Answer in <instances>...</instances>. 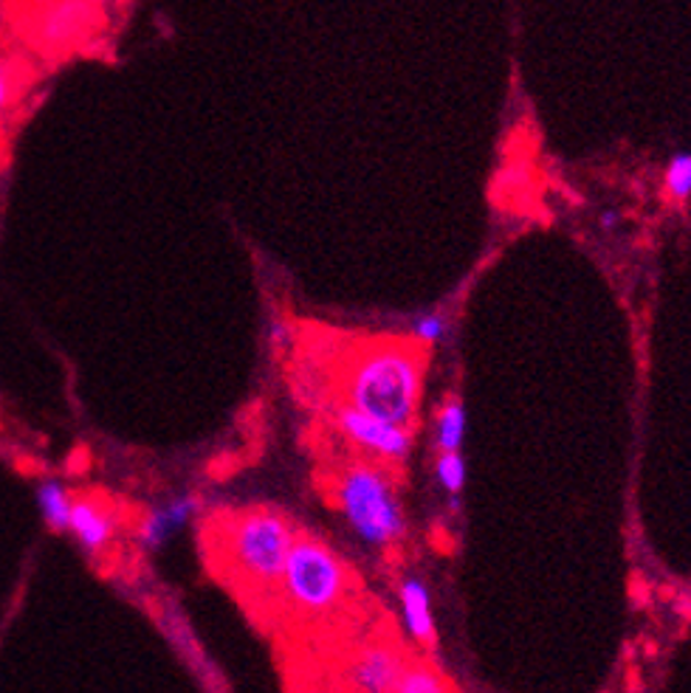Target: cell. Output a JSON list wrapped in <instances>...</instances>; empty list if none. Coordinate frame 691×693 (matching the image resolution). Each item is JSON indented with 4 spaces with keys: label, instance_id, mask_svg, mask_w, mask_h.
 Returning <instances> with one entry per match:
<instances>
[{
    "label": "cell",
    "instance_id": "19",
    "mask_svg": "<svg viewBox=\"0 0 691 693\" xmlns=\"http://www.w3.org/2000/svg\"><path fill=\"white\" fill-rule=\"evenodd\" d=\"M598 223H601V228H605V232H610V228L618 223V214H616V212H605V214H601V221H598Z\"/></svg>",
    "mask_w": 691,
    "mask_h": 693
},
{
    "label": "cell",
    "instance_id": "14",
    "mask_svg": "<svg viewBox=\"0 0 691 693\" xmlns=\"http://www.w3.org/2000/svg\"><path fill=\"white\" fill-rule=\"evenodd\" d=\"M435 477L446 494H460L466 485V460L460 457V451H441L435 466Z\"/></svg>",
    "mask_w": 691,
    "mask_h": 693
},
{
    "label": "cell",
    "instance_id": "18",
    "mask_svg": "<svg viewBox=\"0 0 691 693\" xmlns=\"http://www.w3.org/2000/svg\"><path fill=\"white\" fill-rule=\"evenodd\" d=\"M9 102H12V80H9L7 62H3V57H0V114L7 110Z\"/></svg>",
    "mask_w": 691,
    "mask_h": 693
},
{
    "label": "cell",
    "instance_id": "4",
    "mask_svg": "<svg viewBox=\"0 0 691 693\" xmlns=\"http://www.w3.org/2000/svg\"><path fill=\"white\" fill-rule=\"evenodd\" d=\"M328 500L353 533L373 547H393L407 536V516L389 473L370 462H350L330 477Z\"/></svg>",
    "mask_w": 691,
    "mask_h": 693
},
{
    "label": "cell",
    "instance_id": "8",
    "mask_svg": "<svg viewBox=\"0 0 691 693\" xmlns=\"http://www.w3.org/2000/svg\"><path fill=\"white\" fill-rule=\"evenodd\" d=\"M203 500L195 494H181L173 496L167 505H159L153 510H148V516L141 519L139 530H136V539L144 550H159V547L167 544L189 519H192L198 510H201Z\"/></svg>",
    "mask_w": 691,
    "mask_h": 693
},
{
    "label": "cell",
    "instance_id": "2",
    "mask_svg": "<svg viewBox=\"0 0 691 693\" xmlns=\"http://www.w3.org/2000/svg\"><path fill=\"white\" fill-rule=\"evenodd\" d=\"M212 533L218 559L241 587L277 592L282 567L300 530L291 525L289 516L277 514L271 507H255L215 521Z\"/></svg>",
    "mask_w": 691,
    "mask_h": 693
},
{
    "label": "cell",
    "instance_id": "9",
    "mask_svg": "<svg viewBox=\"0 0 691 693\" xmlns=\"http://www.w3.org/2000/svg\"><path fill=\"white\" fill-rule=\"evenodd\" d=\"M68 533H74L85 553H102L116 533V516L99 500H74L68 516Z\"/></svg>",
    "mask_w": 691,
    "mask_h": 693
},
{
    "label": "cell",
    "instance_id": "6",
    "mask_svg": "<svg viewBox=\"0 0 691 693\" xmlns=\"http://www.w3.org/2000/svg\"><path fill=\"white\" fill-rule=\"evenodd\" d=\"M333 423L344 434V441L359 446L364 454H376L387 462H403L412 454V437H415L412 428L378 421L373 414L359 412L348 403H339L333 409Z\"/></svg>",
    "mask_w": 691,
    "mask_h": 693
},
{
    "label": "cell",
    "instance_id": "16",
    "mask_svg": "<svg viewBox=\"0 0 691 693\" xmlns=\"http://www.w3.org/2000/svg\"><path fill=\"white\" fill-rule=\"evenodd\" d=\"M446 327H449V319L443 314H430V316H421V319L412 325V339L421 341V344H437L446 333Z\"/></svg>",
    "mask_w": 691,
    "mask_h": 693
},
{
    "label": "cell",
    "instance_id": "13",
    "mask_svg": "<svg viewBox=\"0 0 691 693\" xmlns=\"http://www.w3.org/2000/svg\"><path fill=\"white\" fill-rule=\"evenodd\" d=\"M398 693H441L449 691V682L443 680L441 673H435L426 666H407L396 682Z\"/></svg>",
    "mask_w": 691,
    "mask_h": 693
},
{
    "label": "cell",
    "instance_id": "10",
    "mask_svg": "<svg viewBox=\"0 0 691 693\" xmlns=\"http://www.w3.org/2000/svg\"><path fill=\"white\" fill-rule=\"evenodd\" d=\"M403 607V620H407V629H410L412 641L418 646H423L426 651H435L437 634H435V620H432V607H430V589L423 587L418 578H407L398 589Z\"/></svg>",
    "mask_w": 691,
    "mask_h": 693
},
{
    "label": "cell",
    "instance_id": "15",
    "mask_svg": "<svg viewBox=\"0 0 691 693\" xmlns=\"http://www.w3.org/2000/svg\"><path fill=\"white\" fill-rule=\"evenodd\" d=\"M666 195L671 200H689L691 195V155L689 153H678L669 161L666 167Z\"/></svg>",
    "mask_w": 691,
    "mask_h": 693
},
{
    "label": "cell",
    "instance_id": "12",
    "mask_svg": "<svg viewBox=\"0 0 691 693\" xmlns=\"http://www.w3.org/2000/svg\"><path fill=\"white\" fill-rule=\"evenodd\" d=\"M466 434V407L460 398H446V403L437 412L435 446L437 451H460Z\"/></svg>",
    "mask_w": 691,
    "mask_h": 693
},
{
    "label": "cell",
    "instance_id": "7",
    "mask_svg": "<svg viewBox=\"0 0 691 693\" xmlns=\"http://www.w3.org/2000/svg\"><path fill=\"white\" fill-rule=\"evenodd\" d=\"M407 668V660L393 646H367L356 654V660L350 662V688L367 693H387L396 691L398 677Z\"/></svg>",
    "mask_w": 691,
    "mask_h": 693
},
{
    "label": "cell",
    "instance_id": "17",
    "mask_svg": "<svg viewBox=\"0 0 691 693\" xmlns=\"http://www.w3.org/2000/svg\"><path fill=\"white\" fill-rule=\"evenodd\" d=\"M269 341L271 346H277V350H289L291 344H294V336H291V327L285 325V321L274 319L269 327Z\"/></svg>",
    "mask_w": 691,
    "mask_h": 693
},
{
    "label": "cell",
    "instance_id": "1",
    "mask_svg": "<svg viewBox=\"0 0 691 693\" xmlns=\"http://www.w3.org/2000/svg\"><path fill=\"white\" fill-rule=\"evenodd\" d=\"M430 344L415 339H364L350 344L336 364L342 403L396 426H418Z\"/></svg>",
    "mask_w": 691,
    "mask_h": 693
},
{
    "label": "cell",
    "instance_id": "3",
    "mask_svg": "<svg viewBox=\"0 0 691 693\" xmlns=\"http://www.w3.org/2000/svg\"><path fill=\"white\" fill-rule=\"evenodd\" d=\"M277 592L296 620H325L348 607L353 569L325 541L296 533Z\"/></svg>",
    "mask_w": 691,
    "mask_h": 693
},
{
    "label": "cell",
    "instance_id": "11",
    "mask_svg": "<svg viewBox=\"0 0 691 693\" xmlns=\"http://www.w3.org/2000/svg\"><path fill=\"white\" fill-rule=\"evenodd\" d=\"M71 491H68L62 482L46 480L37 488V505H40V514L46 519L48 530L55 533H66L68 530V516H71Z\"/></svg>",
    "mask_w": 691,
    "mask_h": 693
},
{
    "label": "cell",
    "instance_id": "5",
    "mask_svg": "<svg viewBox=\"0 0 691 693\" xmlns=\"http://www.w3.org/2000/svg\"><path fill=\"white\" fill-rule=\"evenodd\" d=\"M99 0H40L32 14V37L46 51H66L99 28Z\"/></svg>",
    "mask_w": 691,
    "mask_h": 693
}]
</instances>
